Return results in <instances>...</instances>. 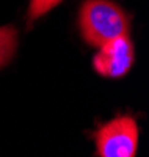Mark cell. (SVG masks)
I'll use <instances>...</instances> for the list:
<instances>
[{
    "label": "cell",
    "mask_w": 149,
    "mask_h": 157,
    "mask_svg": "<svg viewBox=\"0 0 149 157\" xmlns=\"http://www.w3.org/2000/svg\"><path fill=\"white\" fill-rule=\"evenodd\" d=\"M83 39L94 47L129 35L130 22L126 11L112 0H85L78 14Z\"/></svg>",
    "instance_id": "cell-1"
},
{
    "label": "cell",
    "mask_w": 149,
    "mask_h": 157,
    "mask_svg": "<svg viewBox=\"0 0 149 157\" xmlns=\"http://www.w3.org/2000/svg\"><path fill=\"white\" fill-rule=\"evenodd\" d=\"M138 146V126L132 116H118L96 134L101 157H133Z\"/></svg>",
    "instance_id": "cell-2"
},
{
    "label": "cell",
    "mask_w": 149,
    "mask_h": 157,
    "mask_svg": "<svg viewBox=\"0 0 149 157\" xmlns=\"http://www.w3.org/2000/svg\"><path fill=\"white\" fill-rule=\"evenodd\" d=\"M93 64L94 69L104 77H124L133 64V46L129 35L102 44L93 58Z\"/></svg>",
    "instance_id": "cell-3"
},
{
    "label": "cell",
    "mask_w": 149,
    "mask_h": 157,
    "mask_svg": "<svg viewBox=\"0 0 149 157\" xmlns=\"http://www.w3.org/2000/svg\"><path fill=\"white\" fill-rule=\"evenodd\" d=\"M17 47V30L13 25L0 27V68L11 61Z\"/></svg>",
    "instance_id": "cell-4"
},
{
    "label": "cell",
    "mask_w": 149,
    "mask_h": 157,
    "mask_svg": "<svg viewBox=\"0 0 149 157\" xmlns=\"http://www.w3.org/2000/svg\"><path fill=\"white\" fill-rule=\"evenodd\" d=\"M60 2L61 0H30L29 13H27L29 22H33L35 19L44 16L47 11H50L52 8H55Z\"/></svg>",
    "instance_id": "cell-5"
}]
</instances>
